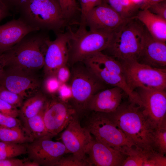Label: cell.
Instances as JSON below:
<instances>
[{"label": "cell", "mask_w": 166, "mask_h": 166, "mask_svg": "<svg viewBox=\"0 0 166 166\" xmlns=\"http://www.w3.org/2000/svg\"><path fill=\"white\" fill-rule=\"evenodd\" d=\"M46 31L32 32L1 54L4 68L35 73L43 68L49 37Z\"/></svg>", "instance_id": "cell-1"}, {"label": "cell", "mask_w": 166, "mask_h": 166, "mask_svg": "<svg viewBox=\"0 0 166 166\" xmlns=\"http://www.w3.org/2000/svg\"><path fill=\"white\" fill-rule=\"evenodd\" d=\"M107 114L136 148L153 150L152 137L154 128L140 106L129 101L121 103L115 111Z\"/></svg>", "instance_id": "cell-2"}, {"label": "cell", "mask_w": 166, "mask_h": 166, "mask_svg": "<svg viewBox=\"0 0 166 166\" xmlns=\"http://www.w3.org/2000/svg\"><path fill=\"white\" fill-rule=\"evenodd\" d=\"M19 18L39 30L63 32L68 22L57 0H27L19 13Z\"/></svg>", "instance_id": "cell-3"}, {"label": "cell", "mask_w": 166, "mask_h": 166, "mask_svg": "<svg viewBox=\"0 0 166 166\" xmlns=\"http://www.w3.org/2000/svg\"><path fill=\"white\" fill-rule=\"evenodd\" d=\"M69 84L72 95L68 101L81 120L87 113L88 103L95 94L106 89L107 85L97 78L81 62L71 65Z\"/></svg>", "instance_id": "cell-4"}, {"label": "cell", "mask_w": 166, "mask_h": 166, "mask_svg": "<svg viewBox=\"0 0 166 166\" xmlns=\"http://www.w3.org/2000/svg\"><path fill=\"white\" fill-rule=\"evenodd\" d=\"M145 30L144 25L135 17L127 20L113 33L109 45L104 51V53L119 61L137 60Z\"/></svg>", "instance_id": "cell-5"}, {"label": "cell", "mask_w": 166, "mask_h": 166, "mask_svg": "<svg viewBox=\"0 0 166 166\" xmlns=\"http://www.w3.org/2000/svg\"><path fill=\"white\" fill-rule=\"evenodd\" d=\"M83 118H85L83 126L100 142L120 151L126 156L132 148H135L107 113L89 112Z\"/></svg>", "instance_id": "cell-6"}, {"label": "cell", "mask_w": 166, "mask_h": 166, "mask_svg": "<svg viewBox=\"0 0 166 166\" xmlns=\"http://www.w3.org/2000/svg\"><path fill=\"white\" fill-rule=\"evenodd\" d=\"M89 70L106 85L121 88L129 101L139 104L140 101L136 92L128 86L121 65L114 58L102 52L96 53L82 61Z\"/></svg>", "instance_id": "cell-7"}, {"label": "cell", "mask_w": 166, "mask_h": 166, "mask_svg": "<svg viewBox=\"0 0 166 166\" xmlns=\"http://www.w3.org/2000/svg\"><path fill=\"white\" fill-rule=\"evenodd\" d=\"M113 33L90 30L81 32L73 31L68 45V64L71 66L83 61L96 53L104 51L109 45Z\"/></svg>", "instance_id": "cell-8"}, {"label": "cell", "mask_w": 166, "mask_h": 166, "mask_svg": "<svg viewBox=\"0 0 166 166\" xmlns=\"http://www.w3.org/2000/svg\"><path fill=\"white\" fill-rule=\"evenodd\" d=\"M119 61L126 84L131 91L138 88L166 90V68L153 67L135 60Z\"/></svg>", "instance_id": "cell-9"}, {"label": "cell", "mask_w": 166, "mask_h": 166, "mask_svg": "<svg viewBox=\"0 0 166 166\" xmlns=\"http://www.w3.org/2000/svg\"><path fill=\"white\" fill-rule=\"evenodd\" d=\"M76 114L68 101L56 95L49 96L44 109L43 118L49 134L53 137L57 135L65 129Z\"/></svg>", "instance_id": "cell-10"}, {"label": "cell", "mask_w": 166, "mask_h": 166, "mask_svg": "<svg viewBox=\"0 0 166 166\" xmlns=\"http://www.w3.org/2000/svg\"><path fill=\"white\" fill-rule=\"evenodd\" d=\"M0 77V85L21 97L24 99L42 90V82L35 73L7 68Z\"/></svg>", "instance_id": "cell-11"}, {"label": "cell", "mask_w": 166, "mask_h": 166, "mask_svg": "<svg viewBox=\"0 0 166 166\" xmlns=\"http://www.w3.org/2000/svg\"><path fill=\"white\" fill-rule=\"evenodd\" d=\"M53 137L47 136L26 143L28 158L40 166H55L61 157L69 153L62 142L52 140Z\"/></svg>", "instance_id": "cell-12"}, {"label": "cell", "mask_w": 166, "mask_h": 166, "mask_svg": "<svg viewBox=\"0 0 166 166\" xmlns=\"http://www.w3.org/2000/svg\"><path fill=\"white\" fill-rule=\"evenodd\" d=\"M136 89L141 108L153 128H155L166 123V90Z\"/></svg>", "instance_id": "cell-13"}, {"label": "cell", "mask_w": 166, "mask_h": 166, "mask_svg": "<svg viewBox=\"0 0 166 166\" xmlns=\"http://www.w3.org/2000/svg\"><path fill=\"white\" fill-rule=\"evenodd\" d=\"M73 31L68 27L66 32L56 34V38L54 40H51L49 38L47 39L43 67L44 77L56 76L57 71L60 67L68 64V45Z\"/></svg>", "instance_id": "cell-14"}, {"label": "cell", "mask_w": 166, "mask_h": 166, "mask_svg": "<svg viewBox=\"0 0 166 166\" xmlns=\"http://www.w3.org/2000/svg\"><path fill=\"white\" fill-rule=\"evenodd\" d=\"M80 121L75 114L62 132L61 139L69 153L86 160V150L93 137L81 125Z\"/></svg>", "instance_id": "cell-15"}, {"label": "cell", "mask_w": 166, "mask_h": 166, "mask_svg": "<svg viewBox=\"0 0 166 166\" xmlns=\"http://www.w3.org/2000/svg\"><path fill=\"white\" fill-rule=\"evenodd\" d=\"M128 19L122 18L103 1L88 14L86 25L89 30L113 33L118 30Z\"/></svg>", "instance_id": "cell-16"}, {"label": "cell", "mask_w": 166, "mask_h": 166, "mask_svg": "<svg viewBox=\"0 0 166 166\" xmlns=\"http://www.w3.org/2000/svg\"><path fill=\"white\" fill-rule=\"evenodd\" d=\"M127 156L93 137L86 150L85 160L89 166H121Z\"/></svg>", "instance_id": "cell-17"}, {"label": "cell", "mask_w": 166, "mask_h": 166, "mask_svg": "<svg viewBox=\"0 0 166 166\" xmlns=\"http://www.w3.org/2000/svg\"><path fill=\"white\" fill-rule=\"evenodd\" d=\"M137 61L157 68H166V42L153 38L145 27L140 52Z\"/></svg>", "instance_id": "cell-18"}, {"label": "cell", "mask_w": 166, "mask_h": 166, "mask_svg": "<svg viewBox=\"0 0 166 166\" xmlns=\"http://www.w3.org/2000/svg\"><path fill=\"white\" fill-rule=\"evenodd\" d=\"M124 91L114 86L105 89L94 94L90 100L87 107L89 112L111 113L115 111L121 104Z\"/></svg>", "instance_id": "cell-19"}, {"label": "cell", "mask_w": 166, "mask_h": 166, "mask_svg": "<svg viewBox=\"0 0 166 166\" xmlns=\"http://www.w3.org/2000/svg\"><path fill=\"white\" fill-rule=\"evenodd\" d=\"M39 30L19 18L0 26V54L14 46L28 34Z\"/></svg>", "instance_id": "cell-20"}, {"label": "cell", "mask_w": 166, "mask_h": 166, "mask_svg": "<svg viewBox=\"0 0 166 166\" xmlns=\"http://www.w3.org/2000/svg\"><path fill=\"white\" fill-rule=\"evenodd\" d=\"M135 18L144 25L155 39L166 42V20L147 9L140 10Z\"/></svg>", "instance_id": "cell-21"}, {"label": "cell", "mask_w": 166, "mask_h": 166, "mask_svg": "<svg viewBox=\"0 0 166 166\" xmlns=\"http://www.w3.org/2000/svg\"><path fill=\"white\" fill-rule=\"evenodd\" d=\"M48 97L41 90L26 98L19 110V117L22 121L36 115L42 111Z\"/></svg>", "instance_id": "cell-22"}, {"label": "cell", "mask_w": 166, "mask_h": 166, "mask_svg": "<svg viewBox=\"0 0 166 166\" xmlns=\"http://www.w3.org/2000/svg\"><path fill=\"white\" fill-rule=\"evenodd\" d=\"M43 110L36 115L22 121L23 129L33 140L47 136H52L48 132L43 121Z\"/></svg>", "instance_id": "cell-23"}, {"label": "cell", "mask_w": 166, "mask_h": 166, "mask_svg": "<svg viewBox=\"0 0 166 166\" xmlns=\"http://www.w3.org/2000/svg\"><path fill=\"white\" fill-rule=\"evenodd\" d=\"M122 18L129 19L135 18L140 10V5L132 0H103Z\"/></svg>", "instance_id": "cell-24"}, {"label": "cell", "mask_w": 166, "mask_h": 166, "mask_svg": "<svg viewBox=\"0 0 166 166\" xmlns=\"http://www.w3.org/2000/svg\"><path fill=\"white\" fill-rule=\"evenodd\" d=\"M33 141L24 131L22 126L10 128H0V141L24 144Z\"/></svg>", "instance_id": "cell-25"}, {"label": "cell", "mask_w": 166, "mask_h": 166, "mask_svg": "<svg viewBox=\"0 0 166 166\" xmlns=\"http://www.w3.org/2000/svg\"><path fill=\"white\" fill-rule=\"evenodd\" d=\"M27 154L26 144L0 141V160Z\"/></svg>", "instance_id": "cell-26"}, {"label": "cell", "mask_w": 166, "mask_h": 166, "mask_svg": "<svg viewBox=\"0 0 166 166\" xmlns=\"http://www.w3.org/2000/svg\"><path fill=\"white\" fill-rule=\"evenodd\" d=\"M153 150L163 155L166 153V123L154 129L152 134Z\"/></svg>", "instance_id": "cell-27"}, {"label": "cell", "mask_w": 166, "mask_h": 166, "mask_svg": "<svg viewBox=\"0 0 166 166\" xmlns=\"http://www.w3.org/2000/svg\"><path fill=\"white\" fill-rule=\"evenodd\" d=\"M80 4L81 14L80 26L77 31L83 32L87 30L86 19L91 10L101 4L103 0H79Z\"/></svg>", "instance_id": "cell-28"}, {"label": "cell", "mask_w": 166, "mask_h": 166, "mask_svg": "<svg viewBox=\"0 0 166 166\" xmlns=\"http://www.w3.org/2000/svg\"><path fill=\"white\" fill-rule=\"evenodd\" d=\"M61 83L55 76L45 77L42 90L48 96L56 95Z\"/></svg>", "instance_id": "cell-29"}, {"label": "cell", "mask_w": 166, "mask_h": 166, "mask_svg": "<svg viewBox=\"0 0 166 166\" xmlns=\"http://www.w3.org/2000/svg\"><path fill=\"white\" fill-rule=\"evenodd\" d=\"M61 8L62 13L68 22L79 10L76 0H57Z\"/></svg>", "instance_id": "cell-30"}, {"label": "cell", "mask_w": 166, "mask_h": 166, "mask_svg": "<svg viewBox=\"0 0 166 166\" xmlns=\"http://www.w3.org/2000/svg\"><path fill=\"white\" fill-rule=\"evenodd\" d=\"M0 99L17 107L20 108L24 99L4 86L0 85Z\"/></svg>", "instance_id": "cell-31"}, {"label": "cell", "mask_w": 166, "mask_h": 166, "mask_svg": "<svg viewBox=\"0 0 166 166\" xmlns=\"http://www.w3.org/2000/svg\"><path fill=\"white\" fill-rule=\"evenodd\" d=\"M55 166H89L85 160L80 159L73 155L63 156L56 163Z\"/></svg>", "instance_id": "cell-32"}, {"label": "cell", "mask_w": 166, "mask_h": 166, "mask_svg": "<svg viewBox=\"0 0 166 166\" xmlns=\"http://www.w3.org/2000/svg\"><path fill=\"white\" fill-rule=\"evenodd\" d=\"M22 126L21 120L0 113V128H10Z\"/></svg>", "instance_id": "cell-33"}, {"label": "cell", "mask_w": 166, "mask_h": 166, "mask_svg": "<svg viewBox=\"0 0 166 166\" xmlns=\"http://www.w3.org/2000/svg\"><path fill=\"white\" fill-rule=\"evenodd\" d=\"M0 113L15 117H19V110L17 107L0 99Z\"/></svg>", "instance_id": "cell-34"}, {"label": "cell", "mask_w": 166, "mask_h": 166, "mask_svg": "<svg viewBox=\"0 0 166 166\" xmlns=\"http://www.w3.org/2000/svg\"><path fill=\"white\" fill-rule=\"evenodd\" d=\"M27 0H0L10 11L19 13Z\"/></svg>", "instance_id": "cell-35"}, {"label": "cell", "mask_w": 166, "mask_h": 166, "mask_svg": "<svg viewBox=\"0 0 166 166\" xmlns=\"http://www.w3.org/2000/svg\"><path fill=\"white\" fill-rule=\"evenodd\" d=\"M147 9L152 13L166 20V0L154 4Z\"/></svg>", "instance_id": "cell-36"}, {"label": "cell", "mask_w": 166, "mask_h": 166, "mask_svg": "<svg viewBox=\"0 0 166 166\" xmlns=\"http://www.w3.org/2000/svg\"><path fill=\"white\" fill-rule=\"evenodd\" d=\"M71 76L70 69L67 64L63 65L57 70L56 76L61 84L67 83L69 81Z\"/></svg>", "instance_id": "cell-37"}, {"label": "cell", "mask_w": 166, "mask_h": 166, "mask_svg": "<svg viewBox=\"0 0 166 166\" xmlns=\"http://www.w3.org/2000/svg\"><path fill=\"white\" fill-rule=\"evenodd\" d=\"M57 94L60 98L69 101L72 95V90L69 84L67 83L61 84Z\"/></svg>", "instance_id": "cell-38"}, {"label": "cell", "mask_w": 166, "mask_h": 166, "mask_svg": "<svg viewBox=\"0 0 166 166\" xmlns=\"http://www.w3.org/2000/svg\"><path fill=\"white\" fill-rule=\"evenodd\" d=\"M24 160L10 158L0 160V166H23Z\"/></svg>", "instance_id": "cell-39"}, {"label": "cell", "mask_w": 166, "mask_h": 166, "mask_svg": "<svg viewBox=\"0 0 166 166\" xmlns=\"http://www.w3.org/2000/svg\"><path fill=\"white\" fill-rule=\"evenodd\" d=\"M12 14L6 7L0 1V22L3 19Z\"/></svg>", "instance_id": "cell-40"}, {"label": "cell", "mask_w": 166, "mask_h": 166, "mask_svg": "<svg viewBox=\"0 0 166 166\" xmlns=\"http://www.w3.org/2000/svg\"><path fill=\"white\" fill-rule=\"evenodd\" d=\"M164 0H143L140 5V9H147L151 5Z\"/></svg>", "instance_id": "cell-41"}, {"label": "cell", "mask_w": 166, "mask_h": 166, "mask_svg": "<svg viewBox=\"0 0 166 166\" xmlns=\"http://www.w3.org/2000/svg\"><path fill=\"white\" fill-rule=\"evenodd\" d=\"M39 165L37 163L33 161L26 160L25 161L23 166H39Z\"/></svg>", "instance_id": "cell-42"}, {"label": "cell", "mask_w": 166, "mask_h": 166, "mask_svg": "<svg viewBox=\"0 0 166 166\" xmlns=\"http://www.w3.org/2000/svg\"><path fill=\"white\" fill-rule=\"evenodd\" d=\"M1 54H0V77L2 74L4 68V65L3 63Z\"/></svg>", "instance_id": "cell-43"}]
</instances>
